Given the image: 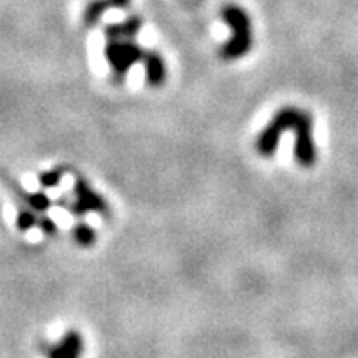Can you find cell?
Segmentation results:
<instances>
[{"instance_id":"6","label":"cell","mask_w":358,"mask_h":358,"mask_svg":"<svg viewBox=\"0 0 358 358\" xmlns=\"http://www.w3.org/2000/svg\"><path fill=\"white\" fill-rule=\"evenodd\" d=\"M85 340L77 331H68L57 344L48 349V358H83Z\"/></svg>"},{"instance_id":"4","label":"cell","mask_w":358,"mask_h":358,"mask_svg":"<svg viewBox=\"0 0 358 358\" xmlns=\"http://www.w3.org/2000/svg\"><path fill=\"white\" fill-rule=\"evenodd\" d=\"M292 132H294V159L302 169H313L316 165L318 154H316L315 137H313L311 113L300 110Z\"/></svg>"},{"instance_id":"7","label":"cell","mask_w":358,"mask_h":358,"mask_svg":"<svg viewBox=\"0 0 358 358\" xmlns=\"http://www.w3.org/2000/svg\"><path fill=\"white\" fill-rule=\"evenodd\" d=\"M141 62L143 66H145L146 85L152 86V88H159V86L165 85L166 64L159 53L152 52V50H145V55H143Z\"/></svg>"},{"instance_id":"1","label":"cell","mask_w":358,"mask_h":358,"mask_svg":"<svg viewBox=\"0 0 358 358\" xmlns=\"http://www.w3.org/2000/svg\"><path fill=\"white\" fill-rule=\"evenodd\" d=\"M223 22L231 29V38L222 46L225 61H240L252 50V24L250 17L240 6H225L222 11Z\"/></svg>"},{"instance_id":"5","label":"cell","mask_w":358,"mask_h":358,"mask_svg":"<svg viewBox=\"0 0 358 358\" xmlns=\"http://www.w3.org/2000/svg\"><path fill=\"white\" fill-rule=\"evenodd\" d=\"M73 201L68 205V210H70L73 216L83 217L90 213L97 214H106L108 210V205L104 201L103 196L95 192L90 183L85 178H77L76 183H73Z\"/></svg>"},{"instance_id":"15","label":"cell","mask_w":358,"mask_h":358,"mask_svg":"<svg viewBox=\"0 0 358 358\" xmlns=\"http://www.w3.org/2000/svg\"><path fill=\"white\" fill-rule=\"evenodd\" d=\"M112 8H117V10H124L130 4V0H110Z\"/></svg>"},{"instance_id":"13","label":"cell","mask_w":358,"mask_h":358,"mask_svg":"<svg viewBox=\"0 0 358 358\" xmlns=\"http://www.w3.org/2000/svg\"><path fill=\"white\" fill-rule=\"evenodd\" d=\"M64 172H66L64 166H59V169H52V170H48V172H43V174L38 176V183L43 185L44 189H55L57 185L62 181V178H64Z\"/></svg>"},{"instance_id":"12","label":"cell","mask_w":358,"mask_h":358,"mask_svg":"<svg viewBox=\"0 0 358 358\" xmlns=\"http://www.w3.org/2000/svg\"><path fill=\"white\" fill-rule=\"evenodd\" d=\"M38 225V213L31 210V208L24 207L20 208L17 214V229L22 232H28Z\"/></svg>"},{"instance_id":"14","label":"cell","mask_w":358,"mask_h":358,"mask_svg":"<svg viewBox=\"0 0 358 358\" xmlns=\"http://www.w3.org/2000/svg\"><path fill=\"white\" fill-rule=\"evenodd\" d=\"M37 227H38V229H41V231H43L46 236H53V234H57V232H59V227H57V223L53 222L52 217L43 216V214L38 216V225H37Z\"/></svg>"},{"instance_id":"3","label":"cell","mask_w":358,"mask_h":358,"mask_svg":"<svg viewBox=\"0 0 358 358\" xmlns=\"http://www.w3.org/2000/svg\"><path fill=\"white\" fill-rule=\"evenodd\" d=\"M104 55L110 64L113 79L121 83L127 77L128 70L143 61L145 50L134 41H108L104 48Z\"/></svg>"},{"instance_id":"10","label":"cell","mask_w":358,"mask_h":358,"mask_svg":"<svg viewBox=\"0 0 358 358\" xmlns=\"http://www.w3.org/2000/svg\"><path fill=\"white\" fill-rule=\"evenodd\" d=\"M110 8H112L110 0H90L85 8L83 20H85L86 26H95V24L101 20V17L106 13V10H110Z\"/></svg>"},{"instance_id":"8","label":"cell","mask_w":358,"mask_h":358,"mask_svg":"<svg viewBox=\"0 0 358 358\" xmlns=\"http://www.w3.org/2000/svg\"><path fill=\"white\" fill-rule=\"evenodd\" d=\"M6 183H8V187H10L11 190H13L15 196L22 201V207L31 208V210H35V213L38 214H44L48 208L52 207V199H50V196H48L46 192H43V190H41V192H26L17 181H13V179L10 178H6Z\"/></svg>"},{"instance_id":"9","label":"cell","mask_w":358,"mask_h":358,"mask_svg":"<svg viewBox=\"0 0 358 358\" xmlns=\"http://www.w3.org/2000/svg\"><path fill=\"white\" fill-rule=\"evenodd\" d=\"M143 28V19L141 17H130L124 22L119 24H110L104 29L106 38L108 41H134L137 37V34L141 31Z\"/></svg>"},{"instance_id":"2","label":"cell","mask_w":358,"mask_h":358,"mask_svg":"<svg viewBox=\"0 0 358 358\" xmlns=\"http://www.w3.org/2000/svg\"><path fill=\"white\" fill-rule=\"evenodd\" d=\"M298 115H300V108H296V106H283L282 110L274 113L267 127L256 137V152L259 156L273 157L276 154L283 134L291 132L294 128Z\"/></svg>"},{"instance_id":"11","label":"cell","mask_w":358,"mask_h":358,"mask_svg":"<svg viewBox=\"0 0 358 358\" xmlns=\"http://www.w3.org/2000/svg\"><path fill=\"white\" fill-rule=\"evenodd\" d=\"M71 238L76 240L77 245L80 247H92L97 241V232L94 227H90L88 223H77L71 231Z\"/></svg>"}]
</instances>
